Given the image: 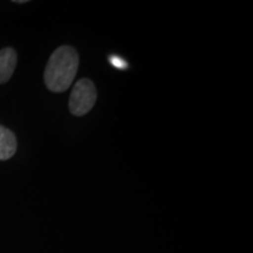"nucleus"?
<instances>
[{"label": "nucleus", "mask_w": 253, "mask_h": 253, "mask_svg": "<svg viewBox=\"0 0 253 253\" xmlns=\"http://www.w3.org/2000/svg\"><path fill=\"white\" fill-rule=\"evenodd\" d=\"M79 55L71 46H61L52 53L47 62L43 80L53 93H61L71 87L78 73Z\"/></svg>", "instance_id": "1"}, {"label": "nucleus", "mask_w": 253, "mask_h": 253, "mask_svg": "<svg viewBox=\"0 0 253 253\" xmlns=\"http://www.w3.org/2000/svg\"><path fill=\"white\" fill-rule=\"evenodd\" d=\"M96 88L89 79H81L75 84L69 97V110L73 115L84 116L96 102Z\"/></svg>", "instance_id": "2"}, {"label": "nucleus", "mask_w": 253, "mask_h": 253, "mask_svg": "<svg viewBox=\"0 0 253 253\" xmlns=\"http://www.w3.org/2000/svg\"><path fill=\"white\" fill-rule=\"evenodd\" d=\"M18 55L15 49L6 47L0 50V84H6L13 75Z\"/></svg>", "instance_id": "3"}, {"label": "nucleus", "mask_w": 253, "mask_h": 253, "mask_svg": "<svg viewBox=\"0 0 253 253\" xmlns=\"http://www.w3.org/2000/svg\"><path fill=\"white\" fill-rule=\"evenodd\" d=\"M17 148L18 143L14 132L6 126H0V161H6L13 157Z\"/></svg>", "instance_id": "4"}, {"label": "nucleus", "mask_w": 253, "mask_h": 253, "mask_svg": "<svg viewBox=\"0 0 253 253\" xmlns=\"http://www.w3.org/2000/svg\"><path fill=\"white\" fill-rule=\"evenodd\" d=\"M109 61L113 66H115V67L119 68V69L128 68V63H126V61H125V60L121 59L118 55H110L109 56Z\"/></svg>", "instance_id": "5"}, {"label": "nucleus", "mask_w": 253, "mask_h": 253, "mask_svg": "<svg viewBox=\"0 0 253 253\" xmlns=\"http://www.w3.org/2000/svg\"><path fill=\"white\" fill-rule=\"evenodd\" d=\"M14 2H17V4H24V2H27L26 0H20V1H14Z\"/></svg>", "instance_id": "6"}]
</instances>
